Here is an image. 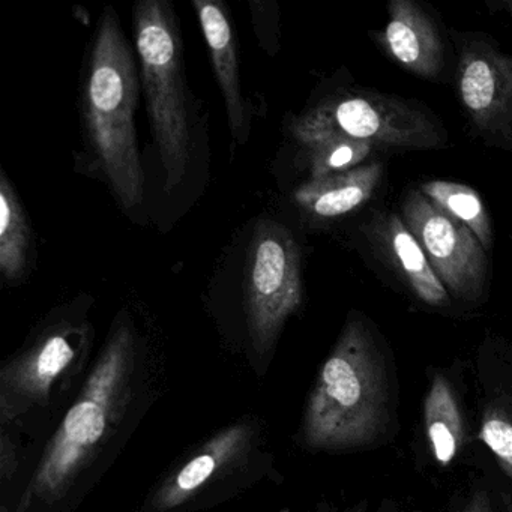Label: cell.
<instances>
[{
    "instance_id": "cell-1",
    "label": "cell",
    "mask_w": 512,
    "mask_h": 512,
    "mask_svg": "<svg viewBox=\"0 0 512 512\" xmlns=\"http://www.w3.org/2000/svg\"><path fill=\"white\" fill-rule=\"evenodd\" d=\"M392 403L388 364L373 332L364 320L349 319L308 400L305 445L320 451L374 445L388 433Z\"/></svg>"
},
{
    "instance_id": "cell-2",
    "label": "cell",
    "mask_w": 512,
    "mask_h": 512,
    "mask_svg": "<svg viewBox=\"0 0 512 512\" xmlns=\"http://www.w3.org/2000/svg\"><path fill=\"white\" fill-rule=\"evenodd\" d=\"M137 98L136 61L115 10L107 8L95 34L83 91V116L98 163L127 209L139 206L145 196L134 121Z\"/></svg>"
},
{
    "instance_id": "cell-3",
    "label": "cell",
    "mask_w": 512,
    "mask_h": 512,
    "mask_svg": "<svg viewBox=\"0 0 512 512\" xmlns=\"http://www.w3.org/2000/svg\"><path fill=\"white\" fill-rule=\"evenodd\" d=\"M134 349L130 326L116 323L82 395L68 410L41 460L26 505L29 500L59 499L94 457L127 404Z\"/></svg>"
},
{
    "instance_id": "cell-4",
    "label": "cell",
    "mask_w": 512,
    "mask_h": 512,
    "mask_svg": "<svg viewBox=\"0 0 512 512\" xmlns=\"http://www.w3.org/2000/svg\"><path fill=\"white\" fill-rule=\"evenodd\" d=\"M134 28L152 136L172 191L184 181L191 154L181 35L164 0L139 2Z\"/></svg>"
},
{
    "instance_id": "cell-5",
    "label": "cell",
    "mask_w": 512,
    "mask_h": 512,
    "mask_svg": "<svg viewBox=\"0 0 512 512\" xmlns=\"http://www.w3.org/2000/svg\"><path fill=\"white\" fill-rule=\"evenodd\" d=\"M293 134L305 148L332 137L404 149H436L446 140L425 110L382 94L329 98L299 118Z\"/></svg>"
},
{
    "instance_id": "cell-6",
    "label": "cell",
    "mask_w": 512,
    "mask_h": 512,
    "mask_svg": "<svg viewBox=\"0 0 512 512\" xmlns=\"http://www.w3.org/2000/svg\"><path fill=\"white\" fill-rule=\"evenodd\" d=\"M301 304V251L295 238L275 221H259L245 272V310L257 350L268 352L274 346Z\"/></svg>"
},
{
    "instance_id": "cell-7",
    "label": "cell",
    "mask_w": 512,
    "mask_h": 512,
    "mask_svg": "<svg viewBox=\"0 0 512 512\" xmlns=\"http://www.w3.org/2000/svg\"><path fill=\"white\" fill-rule=\"evenodd\" d=\"M403 221L418 239L431 268L455 298L473 302L484 293L487 251L457 218L421 193L410 191L403 203Z\"/></svg>"
},
{
    "instance_id": "cell-8",
    "label": "cell",
    "mask_w": 512,
    "mask_h": 512,
    "mask_svg": "<svg viewBox=\"0 0 512 512\" xmlns=\"http://www.w3.org/2000/svg\"><path fill=\"white\" fill-rule=\"evenodd\" d=\"M458 92L488 146L512 149V56L470 38L458 49Z\"/></svg>"
},
{
    "instance_id": "cell-9",
    "label": "cell",
    "mask_w": 512,
    "mask_h": 512,
    "mask_svg": "<svg viewBox=\"0 0 512 512\" xmlns=\"http://www.w3.org/2000/svg\"><path fill=\"white\" fill-rule=\"evenodd\" d=\"M80 335L76 329L47 332L31 349L2 371V397L16 403L46 400L53 382L70 367L77 355Z\"/></svg>"
},
{
    "instance_id": "cell-10",
    "label": "cell",
    "mask_w": 512,
    "mask_h": 512,
    "mask_svg": "<svg viewBox=\"0 0 512 512\" xmlns=\"http://www.w3.org/2000/svg\"><path fill=\"white\" fill-rule=\"evenodd\" d=\"M382 34L389 55L416 76L433 79L442 71L443 44L433 20L410 0H392Z\"/></svg>"
},
{
    "instance_id": "cell-11",
    "label": "cell",
    "mask_w": 512,
    "mask_h": 512,
    "mask_svg": "<svg viewBox=\"0 0 512 512\" xmlns=\"http://www.w3.org/2000/svg\"><path fill=\"white\" fill-rule=\"evenodd\" d=\"M203 37L208 44L215 77L223 92L230 131L239 143L248 136L247 116L239 77L238 49L232 23L223 5L212 0H194Z\"/></svg>"
},
{
    "instance_id": "cell-12",
    "label": "cell",
    "mask_w": 512,
    "mask_h": 512,
    "mask_svg": "<svg viewBox=\"0 0 512 512\" xmlns=\"http://www.w3.org/2000/svg\"><path fill=\"white\" fill-rule=\"evenodd\" d=\"M374 241L380 253L388 259L392 268L404 278L407 286L431 307L449 304V295L442 281L428 262L418 239L395 214L383 215L371 227Z\"/></svg>"
},
{
    "instance_id": "cell-13",
    "label": "cell",
    "mask_w": 512,
    "mask_h": 512,
    "mask_svg": "<svg viewBox=\"0 0 512 512\" xmlns=\"http://www.w3.org/2000/svg\"><path fill=\"white\" fill-rule=\"evenodd\" d=\"M251 428L248 425H235L227 428L206 443L187 464L181 467L172 478L164 482L154 497V509L158 512L172 511L194 496L215 473L238 460L250 442Z\"/></svg>"
},
{
    "instance_id": "cell-14",
    "label": "cell",
    "mask_w": 512,
    "mask_h": 512,
    "mask_svg": "<svg viewBox=\"0 0 512 512\" xmlns=\"http://www.w3.org/2000/svg\"><path fill=\"white\" fill-rule=\"evenodd\" d=\"M382 172V164L373 163L349 172L311 179L295 191L296 203L319 218L341 217L371 199Z\"/></svg>"
},
{
    "instance_id": "cell-15",
    "label": "cell",
    "mask_w": 512,
    "mask_h": 512,
    "mask_svg": "<svg viewBox=\"0 0 512 512\" xmlns=\"http://www.w3.org/2000/svg\"><path fill=\"white\" fill-rule=\"evenodd\" d=\"M424 425L434 460L448 466L463 446L464 424L452 386L442 374L434 377L425 397Z\"/></svg>"
},
{
    "instance_id": "cell-16",
    "label": "cell",
    "mask_w": 512,
    "mask_h": 512,
    "mask_svg": "<svg viewBox=\"0 0 512 512\" xmlns=\"http://www.w3.org/2000/svg\"><path fill=\"white\" fill-rule=\"evenodd\" d=\"M31 226L22 202L7 176H0V271L20 280L28 268Z\"/></svg>"
},
{
    "instance_id": "cell-17",
    "label": "cell",
    "mask_w": 512,
    "mask_h": 512,
    "mask_svg": "<svg viewBox=\"0 0 512 512\" xmlns=\"http://www.w3.org/2000/svg\"><path fill=\"white\" fill-rule=\"evenodd\" d=\"M421 193L451 217L469 227L484 250H490L493 245L490 217L475 190L455 182L430 181L421 185Z\"/></svg>"
},
{
    "instance_id": "cell-18",
    "label": "cell",
    "mask_w": 512,
    "mask_h": 512,
    "mask_svg": "<svg viewBox=\"0 0 512 512\" xmlns=\"http://www.w3.org/2000/svg\"><path fill=\"white\" fill-rule=\"evenodd\" d=\"M307 149L311 179H319L356 169L371 154L373 145L347 137H332L313 143Z\"/></svg>"
},
{
    "instance_id": "cell-19",
    "label": "cell",
    "mask_w": 512,
    "mask_h": 512,
    "mask_svg": "<svg viewBox=\"0 0 512 512\" xmlns=\"http://www.w3.org/2000/svg\"><path fill=\"white\" fill-rule=\"evenodd\" d=\"M479 437L491 449L506 475L512 478V419L499 406L487 407Z\"/></svg>"
},
{
    "instance_id": "cell-20",
    "label": "cell",
    "mask_w": 512,
    "mask_h": 512,
    "mask_svg": "<svg viewBox=\"0 0 512 512\" xmlns=\"http://www.w3.org/2000/svg\"><path fill=\"white\" fill-rule=\"evenodd\" d=\"M463 512H494L490 494L485 490H478L472 494L464 506Z\"/></svg>"
},
{
    "instance_id": "cell-21",
    "label": "cell",
    "mask_w": 512,
    "mask_h": 512,
    "mask_svg": "<svg viewBox=\"0 0 512 512\" xmlns=\"http://www.w3.org/2000/svg\"><path fill=\"white\" fill-rule=\"evenodd\" d=\"M502 7L505 8L506 13L512 17V0H505V2H502Z\"/></svg>"
}]
</instances>
